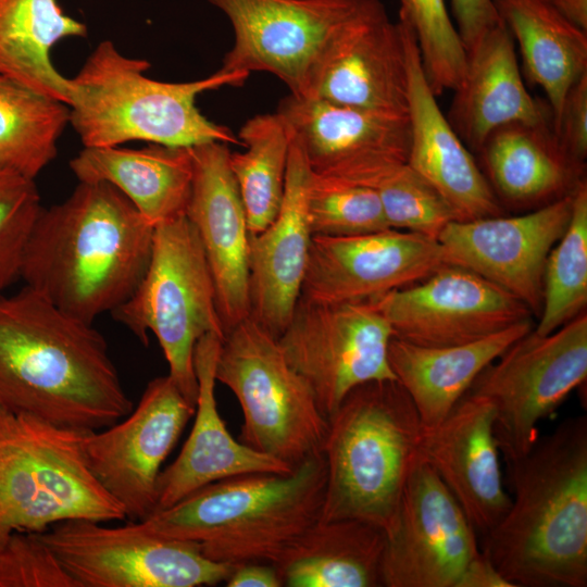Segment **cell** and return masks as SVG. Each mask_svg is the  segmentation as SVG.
Masks as SVG:
<instances>
[{"instance_id": "cell-26", "label": "cell", "mask_w": 587, "mask_h": 587, "mask_svg": "<svg viewBox=\"0 0 587 587\" xmlns=\"http://www.w3.org/2000/svg\"><path fill=\"white\" fill-rule=\"evenodd\" d=\"M409 74L399 23L377 0L353 26L328 64L316 98L408 115Z\"/></svg>"}, {"instance_id": "cell-19", "label": "cell", "mask_w": 587, "mask_h": 587, "mask_svg": "<svg viewBox=\"0 0 587 587\" xmlns=\"http://www.w3.org/2000/svg\"><path fill=\"white\" fill-rule=\"evenodd\" d=\"M573 196L519 215L453 221L437 240L450 264L504 289L538 317L546 262L567 227Z\"/></svg>"}, {"instance_id": "cell-40", "label": "cell", "mask_w": 587, "mask_h": 587, "mask_svg": "<svg viewBox=\"0 0 587 587\" xmlns=\"http://www.w3.org/2000/svg\"><path fill=\"white\" fill-rule=\"evenodd\" d=\"M0 587H79L37 533L0 541Z\"/></svg>"}, {"instance_id": "cell-35", "label": "cell", "mask_w": 587, "mask_h": 587, "mask_svg": "<svg viewBox=\"0 0 587 587\" xmlns=\"http://www.w3.org/2000/svg\"><path fill=\"white\" fill-rule=\"evenodd\" d=\"M587 305V180L573 196L570 222L551 249L544 273L542 307L534 332L549 334Z\"/></svg>"}, {"instance_id": "cell-15", "label": "cell", "mask_w": 587, "mask_h": 587, "mask_svg": "<svg viewBox=\"0 0 587 587\" xmlns=\"http://www.w3.org/2000/svg\"><path fill=\"white\" fill-rule=\"evenodd\" d=\"M371 301L395 338L423 347L463 345L533 320L517 298L455 264Z\"/></svg>"}, {"instance_id": "cell-1", "label": "cell", "mask_w": 587, "mask_h": 587, "mask_svg": "<svg viewBox=\"0 0 587 587\" xmlns=\"http://www.w3.org/2000/svg\"><path fill=\"white\" fill-rule=\"evenodd\" d=\"M0 408L96 432L133 402L102 334L24 285L0 291Z\"/></svg>"}, {"instance_id": "cell-43", "label": "cell", "mask_w": 587, "mask_h": 587, "mask_svg": "<svg viewBox=\"0 0 587 587\" xmlns=\"http://www.w3.org/2000/svg\"><path fill=\"white\" fill-rule=\"evenodd\" d=\"M455 587H513L496 569L489 558L479 551L462 571Z\"/></svg>"}, {"instance_id": "cell-32", "label": "cell", "mask_w": 587, "mask_h": 587, "mask_svg": "<svg viewBox=\"0 0 587 587\" xmlns=\"http://www.w3.org/2000/svg\"><path fill=\"white\" fill-rule=\"evenodd\" d=\"M86 36V25L57 0H0V74L68 105L70 78L54 67L51 50Z\"/></svg>"}, {"instance_id": "cell-27", "label": "cell", "mask_w": 587, "mask_h": 587, "mask_svg": "<svg viewBox=\"0 0 587 587\" xmlns=\"http://www.w3.org/2000/svg\"><path fill=\"white\" fill-rule=\"evenodd\" d=\"M466 53L465 72L446 117L469 149L477 153L500 126L548 121L522 80L514 40L503 22Z\"/></svg>"}, {"instance_id": "cell-31", "label": "cell", "mask_w": 587, "mask_h": 587, "mask_svg": "<svg viewBox=\"0 0 587 587\" xmlns=\"http://www.w3.org/2000/svg\"><path fill=\"white\" fill-rule=\"evenodd\" d=\"M519 45L527 77L545 91L558 124L570 88L587 73V32L548 0H494Z\"/></svg>"}, {"instance_id": "cell-36", "label": "cell", "mask_w": 587, "mask_h": 587, "mask_svg": "<svg viewBox=\"0 0 587 587\" xmlns=\"http://www.w3.org/2000/svg\"><path fill=\"white\" fill-rule=\"evenodd\" d=\"M307 213L312 236H351L389 229L377 192L310 171Z\"/></svg>"}, {"instance_id": "cell-29", "label": "cell", "mask_w": 587, "mask_h": 587, "mask_svg": "<svg viewBox=\"0 0 587 587\" xmlns=\"http://www.w3.org/2000/svg\"><path fill=\"white\" fill-rule=\"evenodd\" d=\"M534 326V321L527 320L479 340L445 347H423L392 337L390 367L414 403L423 427L441 423L480 372Z\"/></svg>"}, {"instance_id": "cell-11", "label": "cell", "mask_w": 587, "mask_h": 587, "mask_svg": "<svg viewBox=\"0 0 587 587\" xmlns=\"http://www.w3.org/2000/svg\"><path fill=\"white\" fill-rule=\"evenodd\" d=\"M586 377L585 311L549 334L530 329L487 365L466 394L491 402L495 437L510 462L528 452L539 436L537 425L553 415Z\"/></svg>"}, {"instance_id": "cell-24", "label": "cell", "mask_w": 587, "mask_h": 587, "mask_svg": "<svg viewBox=\"0 0 587 587\" xmlns=\"http://www.w3.org/2000/svg\"><path fill=\"white\" fill-rule=\"evenodd\" d=\"M223 338L208 334L193 353L198 382L195 422L176 459L159 475L155 511L224 478L250 473H290L294 467L233 438L215 398V367Z\"/></svg>"}, {"instance_id": "cell-44", "label": "cell", "mask_w": 587, "mask_h": 587, "mask_svg": "<svg viewBox=\"0 0 587 587\" xmlns=\"http://www.w3.org/2000/svg\"><path fill=\"white\" fill-rule=\"evenodd\" d=\"M227 587H282L280 578L273 564L246 562L235 565L225 582Z\"/></svg>"}, {"instance_id": "cell-9", "label": "cell", "mask_w": 587, "mask_h": 587, "mask_svg": "<svg viewBox=\"0 0 587 587\" xmlns=\"http://www.w3.org/2000/svg\"><path fill=\"white\" fill-rule=\"evenodd\" d=\"M215 378L241 408L239 441L292 467L321 451L328 420L277 338L250 317L224 336Z\"/></svg>"}, {"instance_id": "cell-25", "label": "cell", "mask_w": 587, "mask_h": 587, "mask_svg": "<svg viewBox=\"0 0 587 587\" xmlns=\"http://www.w3.org/2000/svg\"><path fill=\"white\" fill-rule=\"evenodd\" d=\"M477 153L503 209L541 208L573 195L586 180V163L563 149L548 121L500 126Z\"/></svg>"}, {"instance_id": "cell-21", "label": "cell", "mask_w": 587, "mask_h": 587, "mask_svg": "<svg viewBox=\"0 0 587 587\" xmlns=\"http://www.w3.org/2000/svg\"><path fill=\"white\" fill-rule=\"evenodd\" d=\"M495 410L484 397L465 394L438 425L423 427L420 455L438 474L476 533L490 532L507 513Z\"/></svg>"}, {"instance_id": "cell-22", "label": "cell", "mask_w": 587, "mask_h": 587, "mask_svg": "<svg viewBox=\"0 0 587 587\" xmlns=\"http://www.w3.org/2000/svg\"><path fill=\"white\" fill-rule=\"evenodd\" d=\"M404 40L410 142L407 163L434 186L459 221L504 214L482 168L441 112L424 75L411 25L398 21Z\"/></svg>"}, {"instance_id": "cell-7", "label": "cell", "mask_w": 587, "mask_h": 587, "mask_svg": "<svg viewBox=\"0 0 587 587\" xmlns=\"http://www.w3.org/2000/svg\"><path fill=\"white\" fill-rule=\"evenodd\" d=\"M88 433L0 408V541L66 520H127L89 470Z\"/></svg>"}, {"instance_id": "cell-34", "label": "cell", "mask_w": 587, "mask_h": 587, "mask_svg": "<svg viewBox=\"0 0 587 587\" xmlns=\"http://www.w3.org/2000/svg\"><path fill=\"white\" fill-rule=\"evenodd\" d=\"M70 108L0 74V168L27 178L55 158Z\"/></svg>"}, {"instance_id": "cell-16", "label": "cell", "mask_w": 587, "mask_h": 587, "mask_svg": "<svg viewBox=\"0 0 587 587\" xmlns=\"http://www.w3.org/2000/svg\"><path fill=\"white\" fill-rule=\"evenodd\" d=\"M479 551L477 533L435 470L414 465L386 532L384 587H455Z\"/></svg>"}, {"instance_id": "cell-23", "label": "cell", "mask_w": 587, "mask_h": 587, "mask_svg": "<svg viewBox=\"0 0 587 587\" xmlns=\"http://www.w3.org/2000/svg\"><path fill=\"white\" fill-rule=\"evenodd\" d=\"M290 137L280 210L264 230L250 235L248 253L249 317L275 338L300 299L313 237L307 213L310 167L291 130Z\"/></svg>"}, {"instance_id": "cell-12", "label": "cell", "mask_w": 587, "mask_h": 587, "mask_svg": "<svg viewBox=\"0 0 587 587\" xmlns=\"http://www.w3.org/2000/svg\"><path fill=\"white\" fill-rule=\"evenodd\" d=\"M37 534L79 587L214 586L235 567L210 560L193 542L152 535L137 521L66 520Z\"/></svg>"}, {"instance_id": "cell-5", "label": "cell", "mask_w": 587, "mask_h": 587, "mask_svg": "<svg viewBox=\"0 0 587 587\" xmlns=\"http://www.w3.org/2000/svg\"><path fill=\"white\" fill-rule=\"evenodd\" d=\"M150 63L123 54L112 41L100 42L70 78V124L84 147H110L140 140L190 148L209 141L241 145L226 126L209 121L198 96L240 86L249 73L218 70L182 83L149 78Z\"/></svg>"}, {"instance_id": "cell-45", "label": "cell", "mask_w": 587, "mask_h": 587, "mask_svg": "<svg viewBox=\"0 0 587 587\" xmlns=\"http://www.w3.org/2000/svg\"><path fill=\"white\" fill-rule=\"evenodd\" d=\"M569 22L587 32V0H548Z\"/></svg>"}, {"instance_id": "cell-28", "label": "cell", "mask_w": 587, "mask_h": 587, "mask_svg": "<svg viewBox=\"0 0 587 587\" xmlns=\"http://www.w3.org/2000/svg\"><path fill=\"white\" fill-rule=\"evenodd\" d=\"M70 167L79 182L115 187L153 227L186 214L192 182L190 148L84 147Z\"/></svg>"}, {"instance_id": "cell-20", "label": "cell", "mask_w": 587, "mask_h": 587, "mask_svg": "<svg viewBox=\"0 0 587 587\" xmlns=\"http://www.w3.org/2000/svg\"><path fill=\"white\" fill-rule=\"evenodd\" d=\"M192 182L186 216L202 245L224 335L249 317V239L243 203L222 141L190 147Z\"/></svg>"}, {"instance_id": "cell-17", "label": "cell", "mask_w": 587, "mask_h": 587, "mask_svg": "<svg viewBox=\"0 0 587 587\" xmlns=\"http://www.w3.org/2000/svg\"><path fill=\"white\" fill-rule=\"evenodd\" d=\"M276 113L298 139L310 171L374 188L407 163L408 115H396L289 95Z\"/></svg>"}, {"instance_id": "cell-39", "label": "cell", "mask_w": 587, "mask_h": 587, "mask_svg": "<svg viewBox=\"0 0 587 587\" xmlns=\"http://www.w3.org/2000/svg\"><path fill=\"white\" fill-rule=\"evenodd\" d=\"M41 208L34 179L0 168V291L20 279L25 247Z\"/></svg>"}, {"instance_id": "cell-6", "label": "cell", "mask_w": 587, "mask_h": 587, "mask_svg": "<svg viewBox=\"0 0 587 587\" xmlns=\"http://www.w3.org/2000/svg\"><path fill=\"white\" fill-rule=\"evenodd\" d=\"M419 413L397 379L353 388L328 419L321 447L326 485L320 520L390 528L420 460Z\"/></svg>"}, {"instance_id": "cell-4", "label": "cell", "mask_w": 587, "mask_h": 587, "mask_svg": "<svg viewBox=\"0 0 587 587\" xmlns=\"http://www.w3.org/2000/svg\"><path fill=\"white\" fill-rule=\"evenodd\" d=\"M325 485L320 451L287 474L213 482L137 522L152 535L198 545L215 562L275 564L320 520Z\"/></svg>"}, {"instance_id": "cell-8", "label": "cell", "mask_w": 587, "mask_h": 587, "mask_svg": "<svg viewBox=\"0 0 587 587\" xmlns=\"http://www.w3.org/2000/svg\"><path fill=\"white\" fill-rule=\"evenodd\" d=\"M142 344L151 332L168 364V376L196 405L197 342L208 334L224 338L213 277L186 214L154 227L148 267L129 298L112 312Z\"/></svg>"}, {"instance_id": "cell-33", "label": "cell", "mask_w": 587, "mask_h": 587, "mask_svg": "<svg viewBox=\"0 0 587 587\" xmlns=\"http://www.w3.org/2000/svg\"><path fill=\"white\" fill-rule=\"evenodd\" d=\"M237 137L245 151L230 152L229 166L243 203L249 233L257 235L275 220L283 203L290 130L275 112L249 118Z\"/></svg>"}, {"instance_id": "cell-30", "label": "cell", "mask_w": 587, "mask_h": 587, "mask_svg": "<svg viewBox=\"0 0 587 587\" xmlns=\"http://www.w3.org/2000/svg\"><path fill=\"white\" fill-rule=\"evenodd\" d=\"M385 545L371 523L319 520L273 565L286 587H379Z\"/></svg>"}, {"instance_id": "cell-2", "label": "cell", "mask_w": 587, "mask_h": 587, "mask_svg": "<svg viewBox=\"0 0 587 587\" xmlns=\"http://www.w3.org/2000/svg\"><path fill=\"white\" fill-rule=\"evenodd\" d=\"M153 234L154 227L115 187L79 182L64 201L41 208L20 279L65 313L92 324L137 288Z\"/></svg>"}, {"instance_id": "cell-3", "label": "cell", "mask_w": 587, "mask_h": 587, "mask_svg": "<svg viewBox=\"0 0 587 587\" xmlns=\"http://www.w3.org/2000/svg\"><path fill=\"white\" fill-rule=\"evenodd\" d=\"M511 504L482 551L513 587L587 586V417L505 462Z\"/></svg>"}, {"instance_id": "cell-18", "label": "cell", "mask_w": 587, "mask_h": 587, "mask_svg": "<svg viewBox=\"0 0 587 587\" xmlns=\"http://www.w3.org/2000/svg\"><path fill=\"white\" fill-rule=\"evenodd\" d=\"M447 264L439 241L416 233L389 228L313 236L300 298L323 303L371 301Z\"/></svg>"}, {"instance_id": "cell-38", "label": "cell", "mask_w": 587, "mask_h": 587, "mask_svg": "<svg viewBox=\"0 0 587 587\" xmlns=\"http://www.w3.org/2000/svg\"><path fill=\"white\" fill-rule=\"evenodd\" d=\"M373 189L392 229L438 239L449 223L459 221L440 192L408 163L395 168Z\"/></svg>"}, {"instance_id": "cell-37", "label": "cell", "mask_w": 587, "mask_h": 587, "mask_svg": "<svg viewBox=\"0 0 587 587\" xmlns=\"http://www.w3.org/2000/svg\"><path fill=\"white\" fill-rule=\"evenodd\" d=\"M399 17L412 27L422 67L436 96L461 83L467 53L445 0H400Z\"/></svg>"}, {"instance_id": "cell-41", "label": "cell", "mask_w": 587, "mask_h": 587, "mask_svg": "<svg viewBox=\"0 0 587 587\" xmlns=\"http://www.w3.org/2000/svg\"><path fill=\"white\" fill-rule=\"evenodd\" d=\"M563 149L576 161L587 157V73L566 93L561 116L553 128Z\"/></svg>"}, {"instance_id": "cell-10", "label": "cell", "mask_w": 587, "mask_h": 587, "mask_svg": "<svg viewBox=\"0 0 587 587\" xmlns=\"http://www.w3.org/2000/svg\"><path fill=\"white\" fill-rule=\"evenodd\" d=\"M228 18L234 43L221 70L267 72L298 98H316L353 26L377 0H207Z\"/></svg>"}, {"instance_id": "cell-14", "label": "cell", "mask_w": 587, "mask_h": 587, "mask_svg": "<svg viewBox=\"0 0 587 587\" xmlns=\"http://www.w3.org/2000/svg\"><path fill=\"white\" fill-rule=\"evenodd\" d=\"M195 409L168 375L159 376L148 383L126 416L86 435L89 470L127 520L141 521L154 512L162 464Z\"/></svg>"}, {"instance_id": "cell-42", "label": "cell", "mask_w": 587, "mask_h": 587, "mask_svg": "<svg viewBox=\"0 0 587 587\" xmlns=\"http://www.w3.org/2000/svg\"><path fill=\"white\" fill-rule=\"evenodd\" d=\"M451 5L466 52L502 22L494 0H451Z\"/></svg>"}, {"instance_id": "cell-13", "label": "cell", "mask_w": 587, "mask_h": 587, "mask_svg": "<svg viewBox=\"0 0 587 587\" xmlns=\"http://www.w3.org/2000/svg\"><path fill=\"white\" fill-rule=\"evenodd\" d=\"M392 337L372 301L323 303L300 298L277 341L328 420L353 388L397 379L388 360Z\"/></svg>"}]
</instances>
